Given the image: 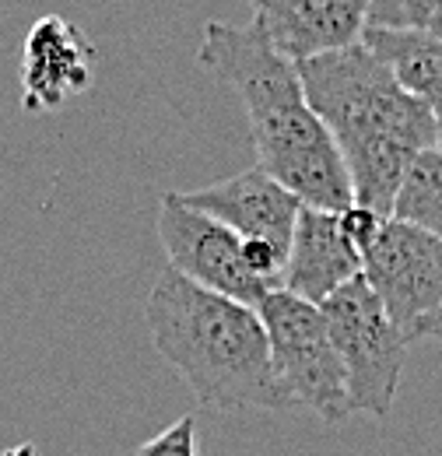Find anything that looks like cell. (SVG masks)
<instances>
[{
  "label": "cell",
  "mask_w": 442,
  "mask_h": 456,
  "mask_svg": "<svg viewBox=\"0 0 442 456\" xmlns=\"http://www.w3.org/2000/svg\"><path fill=\"white\" fill-rule=\"evenodd\" d=\"M197 63L239 95L250 119L257 166L309 208L344 211L355 204L348 166L327 123L306 99L299 63L277 50L257 18L246 25L208 21Z\"/></svg>",
  "instance_id": "cell-1"
},
{
  "label": "cell",
  "mask_w": 442,
  "mask_h": 456,
  "mask_svg": "<svg viewBox=\"0 0 442 456\" xmlns=\"http://www.w3.org/2000/svg\"><path fill=\"white\" fill-rule=\"evenodd\" d=\"M95 50L63 14H43L21 50V106L29 113H53L92 85Z\"/></svg>",
  "instance_id": "cell-10"
},
{
  "label": "cell",
  "mask_w": 442,
  "mask_h": 456,
  "mask_svg": "<svg viewBox=\"0 0 442 456\" xmlns=\"http://www.w3.org/2000/svg\"><path fill=\"white\" fill-rule=\"evenodd\" d=\"M393 218L414 222L442 239V148H429L414 159L393 200Z\"/></svg>",
  "instance_id": "cell-13"
},
{
  "label": "cell",
  "mask_w": 442,
  "mask_h": 456,
  "mask_svg": "<svg viewBox=\"0 0 442 456\" xmlns=\"http://www.w3.org/2000/svg\"><path fill=\"white\" fill-rule=\"evenodd\" d=\"M369 25L422 32L442 43V0H372Z\"/></svg>",
  "instance_id": "cell-14"
},
{
  "label": "cell",
  "mask_w": 442,
  "mask_h": 456,
  "mask_svg": "<svg viewBox=\"0 0 442 456\" xmlns=\"http://www.w3.org/2000/svg\"><path fill=\"white\" fill-rule=\"evenodd\" d=\"M306 99L333 134L355 204L393 218V200L414 159L439 148L432 110L414 99L365 43L299 63Z\"/></svg>",
  "instance_id": "cell-2"
},
{
  "label": "cell",
  "mask_w": 442,
  "mask_h": 456,
  "mask_svg": "<svg viewBox=\"0 0 442 456\" xmlns=\"http://www.w3.org/2000/svg\"><path fill=\"white\" fill-rule=\"evenodd\" d=\"M323 316L344 362L351 414H372L387 421L407 362V347L414 341L393 323L387 305L365 285V278H355L331 295L323 302Z\"/></svg>",
  "instance_id": "cell-5"
},
{
  "label": "cell",
  "mask_w": 442,
  "mask_h": 456,
  "mask_svg": "<svg viewBox=\"0 0 442 456\" xmlns=\"http://www.w3.org/2000/svg\"><path fill=\"white\" fill-rule=\"evenodd\" d=\"M159 242L166 249L168 267L193 285L228 295L246 305H260L274 288L260 281L242 256V239L211 215L179 200V193H162L159 218H155Z\"/></svg>",
  "instance_id": "cell-7"
},
{
  "label": "cell",
  "mask_w": 442,
  "mask_h": 456,
  "mask_svg": "<svg viewBox=\"0 0 442 456\" xmlns=\"http://www.w3.org/2000/svg\"><path fill=\"white\" fill-rule=\"evenodd\" d=\"M277 50L291 63L358 46L372 0H250Z\"/></svg>",
  "instance_id": "cell-9"
},
{
  "label": "cell",
  "mask_w": 442,
  "mask_h": 456,
  "mask_svg": "<svg viewBox=\"0 0 442 456\" xmlns=\"http://www.w3.org/2000/svg\"><path fill=\"white\" fill-rule=\"evenodd\" d=\"M179 200L228 225L239 239H267L284 253L291 246V232L302 211V200L284 183H277L264 166L179 193Z\"/></svg>",
  "instance_id": "cell-8"
},
{
  "label": "cell",
  "mask_w": 442,
  "mask_h": 456,
  "mask_svg": "<svg viewBox=\"0 0 442 456\" xmlns=\"http://www.w3.org/2000/svg\"><path fill=\"white\" fill-rule=\"evenodd\" d=\"M257 313L271 338V358L281 387L299 407H309L323 425H340L351 414L348 376L323 305L274 288L257 305Z\"/></svg>",
  "instance_id": "cell-4"
},
{
  "label": "cell",
  "mask_w": 442,
  "mask_h": 456,
  "mask_svg": "<svg viewBox=\"0 0 442 456\" xmlns=\"http://www.w3.org/2000/svg\"><path fill=\"white\" fill-rule=\"evenodd\" d=\"M337 222L344 228V235L365 253V249L376 242V235L383 232L387 215H380L376 208H365V204H348L344 211H337Z\"/></svg>",
  "instance_id": "cell-16"
},
{
  "label": "cell",
  "mask_w": 442,
  "mask_h": 456,
  "mask_svg": "<svg viewBox=\"0 0 442 456\" xmlns=\"http://www.w3.org/2000/svg\"><path fill=\"white\" fill-rule=\"evenodd\" d=\"M362 278L414 341L418 327L442 313V239L414 222L387 218L362 253Z\"/></svg>",
  "instance_id": "cell-6"
},
{
  "label": "cell",
  "mask_w": 442,
  "mask_h": 456,
  "mask_svg": "<svg viewBox=\"0 0 442 456\" xmlns=\"http://www.w3.org/2000/svg\"><path fill=\"white\" fill-rule=\"evenodd\" d=\"M414 341H442V313L439 316H432V320H425V323L418 327Z\"/></svg>",
  "instance_id": "cell-17"
},
{
  "label": "cell",
  "mask_w": 442,
  "mask_h": 456,
  "mask_svg": "<svg viewBox=\"0 0 442 456\" xmlns=\"http://www.w3.org/2000/svg\"><path fill=\"white\" fill-rule=\"evenodd\" d=\"M155 351L215 411H295L271 358L260 313L168 267L144 302Z\"/></svg>",
  "instance_id": "cell-3"
},
{
  "label": "cell",
  "mask_w": 442,
  "mask_h": 456,
  "mask_svg": "<svg viewBox=\"0 0 442 456\" xmlns=\"http://www.w3.org/2000/svg\"><path fill=\"white\" fill-rule=\"evenodd\" d=\"M355 278H362V249L344 235L337 211L302 204L291 232L281 288L306 302L323 305Z\"/></svg>",
  "instance_id": "cell-11"
},
{
  "label": "cell",
  "mask_w": 442,
  "mask_h": 456,
  "mask_svg": "<svg viewBox=\"0 0 442 456\" xmlns=\"http://www.w3.org/2000/svg\"><path fill=\"white\" fill-rule=\"evenodd\" d=\"M134 456H201L197 450V418L183 414L159 436H151L144 446H137Z\"/></svg>",
  "instance_id": "cell-15"
},
{
  "label": "cell",
  "mask_w": 442,
  "mask_h": 456,
  "mask_svg": "<svg viewBox=\"0 0 442 456\" xmlns=\"http://www.w3.org/2000/svg\"><path fill=\"white\" fill-rule=\"evenodd\" d=\"M362 43L393 70V77L422 99L439 126L442 148V43L422 32H400V28H365Z\"/></svg>",
  "instance_id": "cell-12"
}]
</instances>
